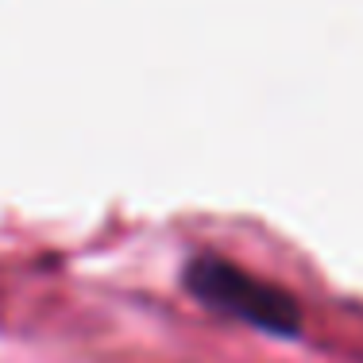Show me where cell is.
<instances>
[{
  "label": "cell",
  "instance_id": "obj_1",
  "mask_svg": "<svg viewBox=\"0 0 363 363\" xmlns=\"http://www.w3.org/2000/svg\"><path fill=\"white\" fill-rule=\"evenodd\" d=\"M186 286L209 309L232 317V321H244L252 328H263L271 336H294L301 328V313L286 290L259 279L252 271H244V267L228 263L220 255L189 259Z\"/></svg>",
  "mask_w": 363,
  "mask_h": 363
}]
</instances>
